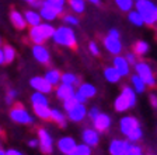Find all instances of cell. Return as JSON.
Masks as SVG:
<instances>
[{"mask_svg":"<svg viewBox=\"0 0 157 155\" xmlns=\"http://www.w3.org/2000/svg\"><path fill=\"white\" fill-rule=\"evenodd\" d=\"M112 124V120L111 117L108 116L107 113H98V116L93 120V126H94V130L98 133H104L107 131Z\"/></svg>","mask_w":157,"mask_h":155,"instance_id":"obj_8","label":"cell"},{"mask_svg":"<svg viewBox=\"0 0 157 155\" xmlns=\"http://www.w3.org/2000/svg\"><path fill=\"white\" fill-rule=\"evenodd\" d=\"M76 105H77V101L75 99V97H72V98H69V99L63 101V109H65L66 112H69L70 109H73Z\"/></svg>","mask_w":157,"mask_h":155,"instance_id":"obj_41","label":"cell"},{"mask_svg":"<svg viewBox=\"0 0 157 155\" xmlns=\"http://www.w3.org/2000/svg\"><path fill=\"white\" fill-rule=\"evenodd\" d=\"M31 102H33V105H49L46 95L41 94V92H34L31 95Z\"/></svg>","mask_w":157,"mask_h":155,"instance_id":"obj_36","label":"cell"},{"mask_svg":"<svg viewBox=\"0 0 157 155\" xmlns=\"http://www.w3.org/2000/svg\"><path fill=\"white\" fill-rule=\"evenodd\" d=\"M150 102H151V106L156 108L157 106V101H156V94H151L150 95Z\"/></svg>","mask_w":157,"mask_h":155,"instance_id":"obj_51","label":"cell"},{"mask_svg":"<svg viewBox=\"0 0 157 155\" xmlns=\"http://www.w3.org/2000/svg\"><path fill=\"white\" fill-rule=\"evenodd\" d=\"M82 138H83V144L88 146L90 148H94L100 142V133L95 131L94 129H84L82 133Z\"/></svg>","mask_w":157,"mask_h":155,"instance_id":"obj_9","label":"cell"},{"mask_svg":"<svg viewBox=\"0 0 157 155\" xmlns=\"http://www.w3.org/2000/svg\"><path fill=\"white\" fill-rule=\"evenodd\" d=\"M135 105H136V94L131 87L122 88L121 94L118 95L114 101V109L119 113L132 109Z\"/></svg>","mask_w":157,"mask_h":155,"instance_id":"obj_2","label":"cell"},{"mask_svg":"<svg viewBox=\"0 0 157 155\" xmlns=\"http://www.w3.org/2000/svg\"><path fill=\"white\" fill-rule=\"evenodd\" d=\"M38 28H39V31H41V34L44 35V38L45 39H49V38H52V35H53V32H55V28H53L51 24H48V23H41L38 25Z\"/></svg>","mask_w":157,"mask_h":155,"instance_id":"obj_33","label":"cell"},{"mask_svg":"<svg viewBox=\"0 0 157 155\" xmlns=\"http://www.w3.org/2000/svg\"><path fill=\"white\" fill-rule=\"evenodd\" d=\"M87 116V108H86L84 103H77L73 109H70L67 112V117L70 122H75V123H78L84 120V117Z\"/></svg>","mask_w":157,"mask_h":155,"instance_id":"obj_10","label":"cell"},{"mask_svg":"<svg viewBox=\"0 0 157 155\" xmlns=\"http://www.w3.org/2000/svg\"><path fill=\"white\" fill-rule=\"evenodd\" d=\"M0 45H2V38H0Z\"/></svg>","mask_w":157,"mask_h":155,"instance_id":"obj_56","label":"cell"},{"mask_svg":"<svg viewBox=\"0 0 157 155\" xmlns=\"http://www.w3.org/2000/svg\"><path fill=\"white\" fill-rule=\"evenodd\" d=\"M69 6H70V9L77 14L84 13V10H86L84 0H69Z\"/></svg>","mask_w":157,"mask_h":155,"instance_id":"obj_34","label":"cell"},{"mask_svg":"<svg viewBox=\"0 0 157 155\" xmlns=\"http://www.w3.org/2000/svg\"><path fill=\"white\" fill-rule=\"evenodd\" d=\"M139 126H140V124H139V120L133 116H125L119 120V130H121V133L124 136L129 134L132 130Z\"/></svg>","mask_w":157,"mask_h":155,"instance_id":"obj_11","label":"cell"},{"mask_svg":"<svg viewBox=\"0 0 157 155\" xmlns=\"http://www.w3.org/2000/svg\"><path fill=\"white\" fill-rule=\"evenodd\" d=\"M112 67L117 70V73L121 77H126V76H129V68H131V66L128 65V61L125 60L124 56H115L114 57V61H112Z\"/></svg>","mask_w":157,"mask_h":155,"instance_id":"obj_15","label":"cell"},{"mask_svg":"<svg viewBox=\"0 0 157 155\" xmlns=\"http://www.w3.org/2000/svg\"><path fill=\"white\" fill-rule=\"evenodd\" d=\"M24 2H27V3H31V2H33V0H24Z\"/></svg>","mask_w":157,"mask_h":155,"instance_id":"obj_55","label":"cell"},{"mask_svg":"<svg viewBox=\"0 0 157 155\" xmlns=\"http://www.w3.org/2000/svg\"><path fill=\"white\" fill-rule=\"evenodd\" d=\"M142 137H143V130H142V127H136V129H133L129 134H126V140L129 142H137L140 141Z\"/></svg>","mask_w":157,"mask_h":155,"instance_id":"obj_32","label":"cell"},{"mask_svg":"<svg viewBox=\"0 0 157 155\" xmlns=\"http://www.w3.org/2000/svg\"><path fill=\"white\" fill-rule=\"evenodd\" d=\"M125 60L128 61V65L129 66H135L136 65V61H137V56L135 55L133 52H129V53H126V56H124Z\"/></svg>","mask_w":157,"mask_h":155,"instance_id":"obj_42","label":"cell"},{"mask_svg":"<svg viewBox=\"0 0 157 155\" xmlns=\"http://www.w3.org/2000/svg\"><path fill=\"white\" fill-rule=\"evenodd\" d=\"M135 10L143 20L146 25H154L157 23V7L151 0H137L135 3Z\"/></svg>","mask_w":157,"mask_h":155,"instance_id":"obj_1","label":"cell"},{"mask_svg":"<svg viewBox=\"0 0 157 155\" xmlns=\"http://www.w3.org/2000/svg\"><path fill=\"white\" fill-rule=\"evenodd\" d=\"M6 155H24L21 151H18V149H14V148H10L6 151Z\"/></svg>","mask_w":157,"mask_h":155,"instance_id":"obj_48","label":"cell"},{"mask_svg":"<svg viewBox=\"0 0 157 155\" xmlns=\"http://www.w3.org/2000/svg\"><path fill=\"white\" fill-rule=\"evenodd\" d=\"M147 155H151V154H147Z\"/></svg>","mask_w":157,"mask_h":155,"instance_id":"obj_58","label":"cell"},{"mask_svg":"<svg viewBox=\"0 0 157 155\" xmlns=\"http://www.w3.org/2000/svg\"><path fill=\"white\" fill-rule=\"evenodd\" d=\"M33 56L41 65H46V63H49V60H51L49 50L44 45H34L33 46Z\"/></svg>","mask_w":157,"mask_h":155,"instance_id":"obj_14","label":"cell"},{"mask_svg":"<svg viewBox=\"0 0 157 155\" xmlns=\"http://www.w3.org/2000/svg\"><path fill=\"white\" fill-rule=\"evenodd\" d=\"M38 147H39V149L42 151V154H45V155L52 154L53 140L48 130H45V129L38 130Z\"/></svg>","mask_w":157,"mask_h":155,"instance_id":"obj_6","label":"cell"},{"mask_svg":"<svg viewBox=\"0 0 157 155\" xmlns=\"http://www.w3.org/2000/svg\"><path fill=\"white\" fill-rule=\"evenodd\" d=\"M104 46L105 49H107L111 55L114 56H118V55H121V52H122V42H121V39H118V38H111V36H105L104 38Z\"/></svg>","mask_w":157,"mask_h":155,"instance_id":"obj_13","label":"cell"},{"mask_svg":"<svg viewBox=\"0 0 157 155\" xmlns=\"http://www.w3.org/2000/svg\"><path fill=\"white\" fill-rule=\"evenodd\" d=\"M60 83L75 87V85L80 84V78H78L76 74H73V73H63V74H60Z\"/></svg>","mask_w":157,"mask_h":155,"instance_id":"obj_27","label":"cell"},{"mask_svg":"<svg viewBox=\"0 0 157 155\" xmlns=\"http://www.w3.org/2000/svg\"><path fill=\"white\" fill-rule=\"evenodd\" d=\"M17 97V91L16 90H9L6 95V103L7 105H11L14 102V98Z\"/></svg>","mask_w":157,"mask_h":155,"instance_id":"obj_43","label":"cell"},{"mask_svg":"<svg viewBox=\"0 0 157 155\" xmlns=\"http://www.w3.org/2000/svg\"><path fill=\"white\" fill-rule=\"evenodd\" d=\"M4 63V57H3V50L0 49V65H3Z\"/></svg>","mask_w":157,"mask_h":155,"instance_id":"obj_52","label":"cell"},{"mask_svg":"<svg viewBox=\"0 0 157 155\" xmlns=\"http://www.w3.org/2000/svg\"><path fill=\"white\" fill-rule=\"evenodd\" d=\"M24 16V20H25V24L27 25H31V27H36L41 24V17H39L38 11H34V10H27Z\"/></svg>","mask_w":157,"mask_h":155,"instance_id":"obj_20","label":"cell"},{"mask_svg":"<svg viewBox=\"0 0 157 155\" xmlns=\"http://www.w3.org/2000/svg\"><path fill=\"white\" fill-rule=\"evenodd\" d=\"M42 3H44V0H33L29 4L33 7H36V9H41V7H42Z\"/></svg>","mask_w":157,"mask_h":155,"instance_id":"obj_49","label":"cell"},{"mask_svg":"<svg viewBox=\"0 0 157 155\" xmlns=\"http://www.w3.org/2000/svg\"><path fill=\"white\" fill-rule=\"evenodd\" d=\"M28 146L31 147V148H35V147H38V140L36 138H33L28 141Z\"/></svg>","mask_w":157,"mask_h":155,"instance_id":"obj_50","label":"cell"},{"mask_svg":"<svg viewBox=\"0 0 157 155\" xmlns=\"http://www.w3.org/2000/svg\"><path fill=\"white\" fill-rule=\"evenodd\" d=\"M52 39L56 45L65 46V48H76V45H77L75 31L67 25H62L59 28H55Z\"/></svg>","mask_w":157,"mask_h":155,"instance_id":"obj_3","label":"cell"},{"mask_svg":"<svg viewBox=\"0 0 157 155\" xmlns=\"http://www.w3.org/2000/svg\"><path fill=\"white\" fill-rule=\"evenodd\" d=\"M29 85L35 90V92H41V94H45V95L49 94V92H52V90H53L52 85L49 84L44 77H39V76L31 78L29 80Z\"/></svg>","mask_w":157,"mask_h":155,"instance_id":"obj_7","label":"cell"},{"mask_svg":"<svg viewBox=\"0 0 157 155\" xmlns=\"http://www.w3.org/2000/svg\"><path fill=\"white\" fill-rule=\"evenodd\" d=\"M135 71H136V76L140 77L142 81H143L146 85L149 87H154L156 85V77H154L153 68L149 63L146 61H136V65L133 66Z\"/></svg>","mask_w":157,"mask_h":155,"instance_id":"obj_4","label":"cell"},{"mask_svg":"<svg viewBox=\"0 0 157 155\" xmlns=\"http://www.w3.org/2000/svg\"><path fill=\"white\" fill-rule=\"evenodd\" d=\"M133 2H137V0H133Z\"/></svg>","mask_w":157,"mask_h":155,"instance_id":"obj_57","label":"cell"},{"mask_svg":"<svg viewBox=\"0 0 157 155\" xmlns=\"http://www.w3.org/2000/svg\"><path fill=\"white\" fill-rule=\"evenodd\" d=\"M60 74H62V73H60L58 68H51V70H48L45 73L44 78H45L52 87H55V85H59V83H60Z\"/></svg>","mask_w":157,"mask_h":155,"instance_id":"obj_21","label":"cell"},{"mask_svg":"<svg viewBox=\"0 0 157 155\" xmlns=\"http://www.w3.org/2000/svg\"><path fill=\"white\" fill-rule=\"evenodd\" d=\"M39 17H41V20H45V21H53V20H56V17L59 16L58 13H56L53 9H51V7L48 6H42L41 9H39Z\"/></svg>","mask_w":157,"mask_h":155,"instance_id":"obj_22","label":"cell"},{"mask_svg":"<svg viewBox=\"0 0 157 155\" xmlns=\"http://www.w3.org/2000/svg\"><path fill=\"white\" fill-rule=\"evenodd\" d=\"M75 87L73 85H66V84H60L56 88V97L60 101H66L69 98H72L75 95Z\"/></svg>","mask_w":157,"mask_h":155,"instance_id":"obj_17","label":"cell"},{"mask_svg":"<svg viewBox=\"0 0 157 155\" xmlns=\"http://www.w3.org/2000/svg\"><path fill=\"white\" fill-rule=\"evenodd\" d=\"M2 50H3L4 63H11V61L16 59V50H14V48H11L10 45H6Z\"/></svg>","mask_w":157,"mask_h":155,"instance_id":"obj_35","label":"cell"},{"mask_svg":"<svg viewBox=\"0 0 157 155\" xmlns=\"http://www.w3.org/2000/svg\"><path fill=\"white\" fill-rule=\"evenodd\" d=\"M0 155H6V151L3 148H0Z\"/></svg>","mask_w":157,"mask_h":155,"instance_id":"obj_54","label":"cell"},{"mask_svg":"<svg viewBox=\"0 0 157 155\" xmlns=\"http://www.w3.org/2000/svg\"><path fill=\"white\" fill-rule=\"evenodd\" d=\"M98 113H100V109H98L97 106H93L90 110H87V116L90 117V119H91V120H94L95 117L98 116Z\"/></svg>","mask_w":157,"mask_h":155,"instance_id":"obj_45","label":"cell"},{"mask_svg":"<svg viewBox=\"0 0 157 155\" xmlns=\"http://www.w3.org/2000/svg\"><path fill=\"white\" fill-rule=\"evenodd\" d=\"M63 23H65L67 27L77 25V24H78V18L76 16H73V14H66V16L63 17Z\"/></svg>","mask_w":157,"mask_h":155,"instance_id":"obj_40","label":"cell"},{"mask_svg":"<svg viewBox=\"0 0 157 155\" xmlns=\"http://www.w3.org/2000/svg\"><path fill=\"white\" fill-rule=\"evenodd\" d=\"M49 119L58 124L59 127H66V116L59 109H51V116Z\"/></svg>","mask_w":157,"mask_h":155,"instance_id":"obj_26","label":"cell"},{"mask_svg":"<svg viewBox=\"0 0 157 155\" xmlns=\"http://www.w3.org/2000/svg\"><path fill=\"white\" fill-rule=\"evenodd\" d=\"M115 4H117L118 9L121 10V11L128 13L133 7V0H115Z\"/></svg>","mask_w":157,"mask_h":155,"instance_id":"obj_38","label":"cell"},{"mask_svg":"<svg viewBox=\"0 0 157 155\" xmlns=\"http://www.w3.org/2000/svg\"><path fill=\"white\" fill-rule=\"evenodd\" d=\"M10 21H11V24L14 25V28L20 29V31L27 27L24 16L20 13V11H17V10H11V11H10Z\"/></svg>","mask_w":157,"mask_h":155,"instance_id":"obj_18","label":"cell"},{"mask_svg":"<svg viewBox=\"0 0 157 155\" xmlns=\"http://www.w3.org/2000/svg\"><path fill=\"white\" fill-rule=\"evenodd\" d=\"M76 146H77V142L75 141L73 137H62V138L58 140V144H56L58 149L62 152L63 155L72 154L73 149L76 148Z\"/></svg>","mask_w":157,"mask_h":155,"instance_id":"obj_12","label":"cell"},{"mask_svg":"<svg viewBox=\"0 0 157 155\" xmlns=\"http://www.w3.org/2000/svg\"><path fill=\"white\" fill-rule=\"evenodd\" d=\"M77 92H78L80 95H83L86 99H90V98L95 97V94H97V88H95L93 84L84 83V84H78Z\"/></svg>","mask_w":157,"mask_h":155,"instance_id":"obj_19","label":"cell"},{"mask_svg":"<svg viewBox=\"0 0 157 155\" xmlns=\"http://www.w3.org/2000/svg\"><path fill=\"white\" fill-rule=\"evenodd\" d=\"M33 109H34V113L42 120H48L49 116H51L49 105H33Z\"/></svg>","mask_w":157,"mask_h":155,"instance_id":"obj_23","label":"cell"},{"mask_svg":"<svg viewBox=\"0 0 157 155\" xmlns=\"http://www.w3.org/2000/svg\"><path fill=\"white\" fill-rule=\"evenodd\" d=\"M90 3H93V4H100L101 3V0H88Z\"/></svg>","mask_w":157,"mask_h":155,"instance_id":"obj_53","label":"cell"},{"mask_svg":"<svg viewBox=\"0 0 157 155\" xmlns=\"http://www.w3.org/2000/svg\"><path fill=\"white\" fill-rule=\"evenodd\" d=\"M149 49H150V46H149L147 42H144V41H137L133 46V53L136 56H144L147 52H149Z\"/></svg>","mask_w":157,"mask_h":155,"instance_id":"obj_30","label":"cell"},{"mask_svg":"<svg viewBox=\"0 0 157 155\" xmlns=\"http://www.w3.org/2000/svg\"><path fill=\"white\" fill-rule=\"evenodd\" d=\"M104 77H105V80H107L108 83H111V84H117V83H119V80L122 78L112 66L104 68Z\"/></svg>","mask_w":157,"mask_h":155,"instance_id":"obj_24","label":"cell"},{"mask_svg":"<svg viewBox=\"0 0 157 155\" xmlns=\"http://www.w3.org/2000/svg\"><path fill=\"white\" fill-rule=\"evenodd\" d=\"M131 83H132V90L135 91V94H142V92H144V90H146V84H144L143 81H142L140 77H137L136 74H133L131 77Z\"/></svg>","mask_w":157,"mask_h":155,"instance_id":"obj_28","label":"cell"},{"mask_svg":"<svg viewBox=\"0 0 157 155\" xmlns=\"http://www.w3.org/2000/svg\"><path fill=\"white\" fill-rule=\"evenodd\" d=\"M88 50L93 53V56H100V48L95 42H90L88 43Z\"/></svg>","mask_w":157,"mask_h":155,"instance_id":"obj_44","label":"cell"},{"mask_svg":"<svg viewBox=\"0 0 157 155\" xmlns=\"http://www.w3.org/2000/svg\"><path fill=\"white\" fill-rule=\"evenodd\" d=\"M125 155H143V149L140 146H137V142H126V149Z\"/></svg>","mask_w":157,"mask_h":155,"instance_id":"obj_31","label":"cell"},{"mask_svg":"<svg viewBox=\"0 0 157 155\" xmlns=\"http://www.w3.org/2000/svg\"><path fill=\"white\" fill-rule=\"evenodd\" d=\"M72 155H91V148L86 144H77L76 148L73 149Z\"/></svg>","mask_w":157,"mask_h":155,"instance_id":"obj_39","label":"cell"},{"mask_svg":"<svg viewBox=\"0 0 157 155\" xmlns=\"http://www.w3.org/2000/svg\"><path fill=\"white\" fill-rule=\"evenodd\" d=\"M128 20L131 21L133 25H136V27H142V25H144L143 24V20H142V17L139 16V13H137L136 10L135 11H128Z\"/></svg>","mask_w":157,"mask_h":155,"instance_id":"obj_37","label":"cell"},{"mask_svg":"<svg viewBox=\"0 0 157 155\" xmlns=\"http://www.w3.org/2000/svg\"><path fill=\"white\" fill-rule=\"evenodd\" d=\"M66 0H44L42 6H48L51 9H53L58 14H60L63 11V7H65Z\"/></svg>","mask_w":157,"mask_h":155,"instance_id":"obj_29","label":"cell"},{"mask_svg":"<svg viewBox=\"0 0 157 155\" xmlns=\"http://www.w3.org/2000/svg\"><path fill=\"white\" fill-rule=\"evenodd\" d=\"M29 39L33 41L34 45H42V43L46 41V39L44 38V35L41 34V31H39L38 25L31 27V29H29Z\"/></svg>","mask_w":157,"mask_h":155,"instance_id":"obj_25","label":"cell"},{"mask_svg":"<svg viewBox=\"0 0 157 155\" xmlns=\"http://www.w3.org/2000/svg\"><path fill=\"white\" fill-rule=\"evenodd\" d=\"M69 155H72V154H69Z\"/></svg>","mask_w":157,"mask_h":155,"instance_id":"obj_59","label":"cell"},{"mask_svg":"<svg viewBox=\"0 0 157 155\" xmlns=\"http://www.w3.org/2000/svg\"><path fill=\"white\" fill-rule=\"evenodd\" d=\"M73 97H75V99L77 101V103H86V102H87V99H86V98L83 97V95H80V94H78L77 91H76V92H75V95H73Z\"/></svg>","mask_w":157,"mask_h":155,"instance_id":"obj_46","label":"cell"},{"mask_svg":"<svg viewBox=\"0 0 157 155\" xmlns=\"http://www.w3.org/2000/svg\"><path fill=\"white\" fill-rule=\"evenodd\" d=\"M126 140H119V138H114L109 142L108 151L109 155H125V149H126Z\"/></svg>","mask_w":157,"mask_h":155,"instance_id":"obj_16","label":"cell"},{"mask_svg":"<svg viewBox=\"0 0 157 155\" xmlns=\"http://www.w3.org/2000/svg\"><path fill=\"white\" fill-rule=\"evenodd\" d=\"M108 36H111V38H118L119 39V36H121V34H119V31L115 28L109 29V32H108Z\"/></svg>","mask_w":157,"mask_h":155,"instance_id":"obj_47","label":"cell"},{"mask_svg":"<svg viewBox=\"0 0 157 155\" xmlns=\"http://www.w3.org/2000/svg\"><path fill=\"white\" fill-rule=\"evenodd\" d=\"M10 117L11 120L18 124H33L34 117L29 115V112L21 103H16L11 109H10Z\"/></svg>","mask_w":157,"mask_h":155,"instance_id":"obj_5","label":"cell"}]
</instances>
